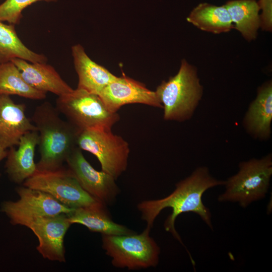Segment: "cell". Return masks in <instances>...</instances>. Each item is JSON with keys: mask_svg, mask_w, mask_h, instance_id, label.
Masks as SVG:
<instances>
[{"mask_svg": "<svg viewBox=\"0 0 272 272\" xmlns=\"http://www.w3.org/2000/svg\"><path fill=\"white\" fill-rule=\"evenodd\" d=\"M225 181L217 180L211 176L206 167L196 168L191 174L176 184L175 190L168 196L161 199L144 200L137 206L141 218L147 223L146 228L151 229L155 220L166 208L172 209V213L164 223L166 231L182 244L175 228L177 217L183 213L192 212L198 215L212 229L211 214L202 202L204 192L213 187L224 185Z\"/></svg>", "mask_w": 272, "mask_h": 272, "instance_id": "obj_1", "label": "cell"}, {"mask_svg": "<svg viewBox=\"0 0 272 272\" xmlns=\"http://www.w3.org/2000/svg\"><path fill=\"white\" fill-rule=\"evenodd\" d=\"M55 107L45 102L36 107L32 121L39 135L40 159L37 170H49L62 166L72 151L77 147L79 131L61 118Z\"/></svg>", "mask_w": 272, "mask_h": 272, "instance_id": "obj_2", "label": "cell"}, {"mask_svg": "<svg viewBox=\"0 0 272 272\" xmlns=\"http://www.w3.org/2000/svg\"><path fill=\"white\" fill-rule=\"evenodd\" d=\"M155 92L163 106L164 120L183 121L193 115L203 87L196 67L183 59L178 73L163 81Z\"/></svg>", "mask_w": 272, "mask_h": 272, "instance_id": "obj_3", "label": "cell"}, {"mask_svg": "<svg viewBox=\"0 0 272 272\" xmlns=\"http://www.w3.org/2000/svg\"><path fill=\"white\" fill-rule=\"evenodd\" d=\"M55 108L79 132L89 129L111 130L120 119L117 112L109 110L98 95L78 88L58 96Z\"/></svg>", "mask_w": 272, "mask_h": 272, "instance_id": "obj_4", "label": "cell"}, {"mask_svg": "<svg viewBox=\"0 0 272 272\" xmlns=\"http://www.w3.org/2000/svg\"><path fill=\"white\" fill-rule=\"evenodd\" d=\"M237 173L225 181V191L218 197L220 202H238L246 208L264 198L272 175L271 154L239 164Z\"/></svg>", "mask_w": 272, "mask_h": 272, "instance_id": "obj_5", "label": "cell"}, {"mask_svg": "<svg viewBox=\"0 0 272 272\" xmlns=\"http://www.w3.org/2000/svg\"><path fill=\"white\" fill-rule=\"evenodd\" d=\"M146 228L141 233L102 235V248L118 268L138 270L155 267L159 262L160 248Z\"/></svg>", "mask_w": 272, "mask_h": 272, "instance_id": "obj_6", "label": "cell"}, {"mask_svg": "<svg viewBox=\"0 0 272 272\" xmlns=\"http://www.w3.org/2000/svg\"><path fill=\"white\" fill-rule=\"evenodd\" d=\"M77 146L82 150L95 155L99 161L102 171L116 180L127 167L129 147L121 136L111 130L89 129L78 134Z\"/></svg>", "mask_w": 272, "mask_h": 272, "instance_id": "obj_7", "label": "cell"}, {"mask_svg": "<svg viewBox=\"0 0 272 272\" xmlns=\"http://www.w3.org/2000/svg\"><path fill=\"white\" fill-rule=\"evenodd\" d=\"M23 185L45 192L74 209L100 202L87 192L70 170L62 166L53 170H37L24 182Z\"/></svg>", "mask_w": 272, "mask_h": 272, "instance_id": "obj_8", "label": "cell"}, {"mask_svg": "<svg viewBox=\"0 0 272 272\" xmlns=\"http://www.w3.org/2000/svg\"><path fill=\"white\" fill-rule=\"evenodd\" d=\"M17 192L19 199L4 201L1 208L14 225L23 226L27 221L38 217L68 215L74 210L39 190L24 186L18 187Z\"/></svg>", "mask_w": 272, "mask_h": 272, "instance_id": "obj_9", "label": "cell"}, {"mask_svg": "<svg viewBox=\"0 0 272 272\" xmlns=\"http://www.w3.org/2000/svg\"><path fill=\"white\" fill-rule=\"evenodd\" d=\"M68 169L82 187L98 201L107 205L115 201L120 190L109 174L95 169L76 147L67 157Z\"/></svg>", "mask_w": 272, "mask_h": 272, "instance_id": "obj_10", "label": "cell"}, {"mask_svg": "<svg viewBox=\"0 0 272 272\" xmlns=\"http://www.w3.org/2000/svg\"><path fill=\"white\" fill-rule=\"evenodd\" d=\"M72 225L67 214L38 217L27 221L23 226L31 229L37 237L36 249L44 258L64 262L63 239Z\"/></svg>", "mask_w": 272, "mask_h": 272, "instance_id": "obj_11", "label": "cell"}, {"mask_svg": "<svg viewBox=\"0 0 272 272\" xmlns=\"http://www.w3.org/2000/svg\"><path fill=\"white\" fill-rule=\"evenodd\" d=\"M106 106L113 112L123 105L143 104L163 108L155 91L148 89L144 84L123 75L117 77L98 94Z\"/></svg>", "mask_w": 272, "mask_h": 272, "instance_id": "obj_12", "label": "cell"}, {"mask_svg": "<svg viewBox=\"0 0 272 272\" xmlns=\"http://www.w3.org/2000/svg\"><path fill=\"white\" fill-rule=\"evenodd\" d=\"M26 105L16 103L9 95H0V148L18 146L26 133L37 130L25 114Z\"/></svg>", "mask_w": 272, "mask_h": 272, "instance_id": "obj_13", "label": "cell"}, {"mask_svg": "<svg viewBox=\"0 0 272 272\" xmlns=\"http://www.w3.org/2000/svg\"><path fill=\"white\" fill-rule=\"evenodd\" d=\"M39 143L38 131H30L21 137L17 150L13 147L8 151L5 167L12 181L21 183L35 173V151Z\"/></svg>", "mask_w": 272, "mask_h": 272, "instance_id": "obj_14", "label": "cell"}, {"mask_svg": "<svg viewBox=\"0 0 272 272\" xmlns=\"http://www.w3.org/2000/svg\"><path fill=\"white\" fill-rule=\"evenodd\" d=\"M272 120V82L257 89L255 99L249 105L243 120L247 132L255 139L266 140L270 137Z\"/></svg>", "mask_w": 272, "mask_h": 272, "instance_id": "obj_15", "label": "cell"}, {"mask_svg": "<svg viewBox=\"0 0 272 272\" xmlns=\"http://www.w3.org/2000/svg\"><path fill=\"white\" fill-rule=\"evenodd\" d=\"M11 61L17 67L26 82L37 90L51 92L58 96L74 90L55 69L46 62L33 63L20 58H14Z\"/></svg>", "mask_w": 272, "mask_h": 272, "instance_id": "obj_16", "label": "cell"}, {"mask_svg": "<svg viewBox=\"0 0 272 272\" xmlns=\"http://www.w3.org/2000/svg\"><path fill=\"white\" fill-rule=\"evenodd\" d=\"M72 53L75 68L78 76L77 88L98 95L117 77L104 67L93 61L81 44L73 46Z\"/></svg>", "mask_w": 272, "mask_h": 272, "instance_id": "obj_17", "label": "cell"}, {"mask_svg": "<svg viewBox=\"0 0 272 272\" xmlns=\"http://www.w3.org/2000/svg\"><path fill=\"white\" fill-rule=\"evenodd\" d=\"M99 202L92 206L75 209L67 215L72 224H82L92 232L102 235H123L135 232L126 227L114 222L106 208Z\"/></svg>", "mask_w": 272, "mask_h": 272, "instance_id": "obj_18", "label": "cell"}, {"mask_svg": "<svg viewBox=\"0 0 272 272\" xmlns=\"http://www.w3.org/2000/svg\"><path fill=\"white\" fill-rule=\"evenodd\" d=\"M186 20L201 31L216 34L228 32L234 28L225 5L200 3L190 12Z\"/></svg>", "mask_w": 272, "mask_h": 272, "instance_id": "obj_19", "label": "cell"}, {"mask_svg": "<svg viewBox=\"0 0 272 272\" xmlns=\"http://www.w3.org/2000/svg\"><path fill=\"white\" fill-rule=\"evenodd\" d=\"M234 28L248 42L254 40L260 28V7L256 0H230L225 5Z\"/></svg>", "mask_w": 272, "mask_h": 272, "instance_id": "obj_20", "label": "cell"}, {"mask_svg": "<svg viewBox=\"0 0 272 272\" xmlns=\"http://www.w3.org/2000/svg\"><path fill=\"white\" fill-rule=\"evenodd\" d=\"M14 58L33 63L47 61L44 54L36 53L24 45L17 35L15 25L0 21V64Z\"/></svg>", "mask_w": 272, "mask_h": 272, "instance_id": "obj_21", "label": "cell"}, {"mask_svg": "<svg viewBox=\"0 0 272 272\" xmlns=\"http://www.w3.org/2000/svg\"><path fill=\"white\" fill-rule=\"evenodd\" d=\"M0 95H17L32 100H42L46 93L36 90L24 80L11 61L0 64Z\"/></svg>", "mask_w": 272, "mask_h": 272, "instance_id": "obj_22", "label": "cell"}, {"mask_svg": "<svg viewBox=\"0 0 272 272\" xmlns=\"http://www.w3.org/2000/svg\"><path fill=\"white\" fill-rule=\"evenodd\" d=\"M57 0H5L0 4V21L18 24L23 17L22 12L27 7L38 1L56 2Z\"/></svg>", "mask_w": 272, "mask_h": 272, "instance_id": "obj_23", "label": "cell"}, {"mask_svg": "<svg viewBox=\"0 0 272 272\" xmlns=\"http://www.w3.org/2000/svg\"><path fill=\"white\" fill-rule=\"evenodd\" d=\"M262 13L259 15L260 28L263 31L271 32L272 30V0H259L258 2Z\"/></svg>", "mask_w": 272, "mask_h": 272, "instance_id": "obj_24", "label": "cell"}, {"mask_svg": "<svg viewBox=\"0 0 272 272\" xmlns=\"http://www.w3.org/2000/svg\"><path fill=\"white\" fill-rule=\"evenodd\" d=\"M8 154V151L5 149L0 148V162L6 158Z\"/></svg>", "mask_w": 272, "mask_h": 272, "instance_id": "obj_25", "label": "cell"}]
</instances>
